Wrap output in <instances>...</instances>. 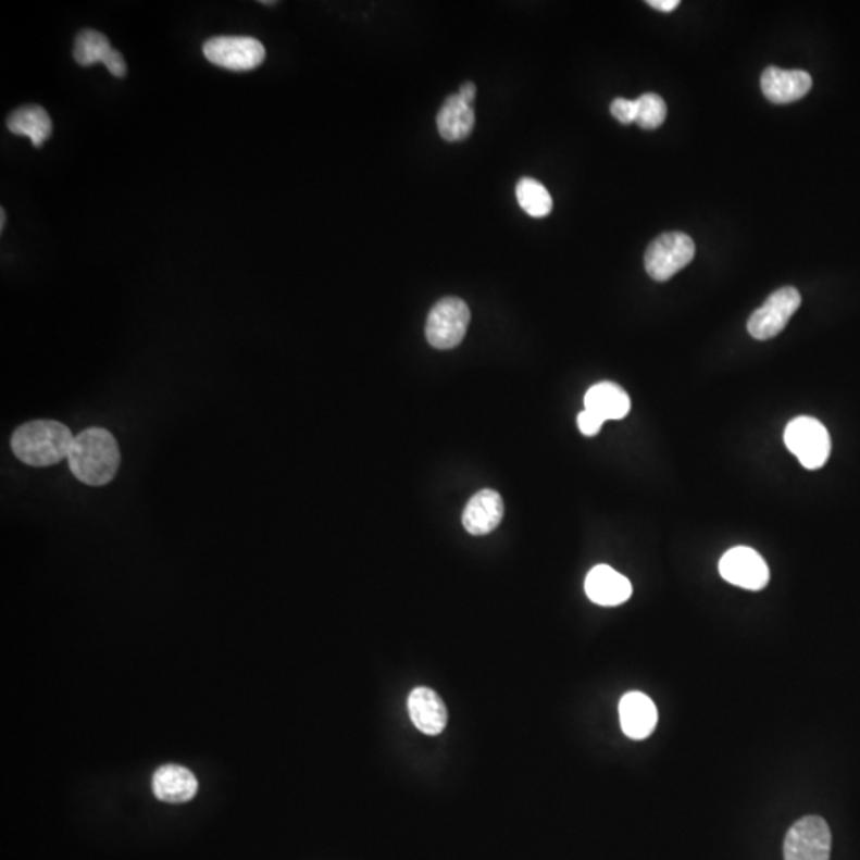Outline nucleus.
<instances>
[{
	"label": "nucleus",
	"instance_id": "nucleus-16",
	"mask_svg": "<svg viewBox=\"0 0 860 860\" xmlns=\"http://www.w3.org/2000/svg\"><path fill=\"white\" fill-rule=\"evenodd\" d=\"M585 410L591 411L602 421L623 420L630 413L632 400L628 394L611 382L598 383L585 394Z\"/></svg>",
	"mask_w": 860,
	"mask_h": 860
},
{
	"label": "nucleus",
	"instance_id": "nucleus-22",
	"mask_svg": "<svg viewBox=\"0 0 860 860\" xmlns=\"http://www.w3.org/2000/svg\"><path fill=\"white\" fill-rule=\"evenodd\" d=\"M611 112L612 115L619 120L620 123L623 125H630V123H636L637 119V104L636 99L632 101V99L625 98H616L615 101L611 104Z\"/></svg>",
	"mask_w": 860,
	"mask_h": 860
},
{
	"label": "nucleus",
	"instance_id": "nucleus-20",
	"mask_svg": "<svg viewBox=\"0 0 860 860\" xmlns=\"http://www.w3.org/2000/svg\"><path fill=\"white\" fill-rule=\"evenodd\" d=\"M516 200L531 217H547L553 209V200L539 180L523 177L516 184Z\"/></svg>",
	"mask_w": 860,
	"mask_h": 860
},
{
	"label": "nucleus",
	"instance_id": "nucleus-18",
	"mask_svg": "<svg viewBox=\"0 0 860 860\" xmlns=\"http://www.w3.org/2000/svg\"><path fill=\"white\" fill-rule=\"evenodd\" d=\"M7 126L16 136L29 137L34 147H42L53 133V123L40 105H23L7 119Z\"/></svg>",
	"mask_w": 860,
	"mask_h": 860
},
{
	"label": "nucleus",
	"instance_id": "nucleus-15",
	"mask_svg": "<svg viewBox=\"0 0 860 860\" xmlns=\"http://www.w3.org/2000/svg\"><path fill=\"white\" fill-rule=\"evenodd\" d=\"M198 781L190 770L164 765L153 776V793L164 803H185L197 795Z\"/></svg>",
	"mask_w": 860,
	"mask_h": 860
},
{
	"label": "nucleus",
	"instance_id": "nucleus-14",
	"mask_svg": "<svg viewBox=\"0 0 860 860\" xmlns=\"http://www.w3.org/2000/svg\"><path fill=\"white\" fill-rule=\"evenodd\" d=\"M503 519V500L499 493L483 489L469 500L462 513V524L472 536L493 533Z\"/></svg>",
	"mask_w": 860,
	"mask_h": 860
},
{
	"label": "nucleus",
	"instance_id": "nucleus-7",
	"mask_svg": "<svg viewBox=\"0 0 860 860\" xmlns=\"http://www.w3.org/2000/svg\"><path fill=\"white\" fill-rule=\"evenodd\" d=\"M832 834L819 815L795 822L784 839V860H831Z\"/></svg>",
	"mask_w": 860,
	"mask_h": 860
},
{
	"label": "nucleus",
	"instance_id": "nucleus-6",
	"mask_svg": "<svg viewBox=\"0 0 860 860\" xmlns=\"http://www.w3.org/2000/svg\"><path fill=\"white\" fill-rule=\"evenodd\" d=\"M203 53L209 63L233 72L253 71L266 57L263 43L248 36L212 37L204 43Z\"/></svg>",
	"mask_w": 860,
	"mask_h": 860
},
{
	"label": "nucleus",
	"instance_id": "nucleus-11",
	"mask_svg": "<svg viewBox=\"0 0 860 860\" xmlns=\"http://www.w3.org/2000/svg\"><path fill=\"white\" fill-rule=\"evenodd\" d=\"M585 593L595 605L613 608V606L628 601L633 587L625 575L620 574L611 566L601 564L588 572Z\"/></svg>",
	"mask_w": 860,
	"mask_h": 860
},
{
	"label": "nucleus",
	"instance_id": "nucleus-23",
	"mask_svg": "<svg viewBox=\"0 0 860 860\" xmlns=\"http://www.w3.org/2000/svg\"><path fill=\"white\" fill-rule=\"evenodd\" d=\"M577 424L582 434L587 435V437H595V435H598L599 431H601L605 421H602L601 417L596 416V414L591 413V411L584 410L581 414H578Z\"/></svg>",
	"mask_w": 860,
	"mask_h": 860
},
{
	"label": "nucleus",
	"instance_id": "nucleus-25",
	"mask_svg": "<svg viewBox=\"0 0 860 860\" xmlns=\"http://www.w3.org/2000/svg\"><path fill=\"white\" fill-rule=\"evenodd\" d=\"M649 5L660 12H673L681 5L680 0H649Z\"/></svg>",
	"mask_w": 860,
	"mask_h": 860
},
{
	"label": "nucleus",
	"instance_id": "nucleus-10",
	"mask_svg": "<svg viewBox=\"0 0 860 860\" xmlns=\"http://www.w3.org/2000/svg\"><path fill=\"white\" fill-rule=\"evenodd\" d=\"M763 95L774 104H790L810 92L813 78L805 71L766 67L760 78Z\"/></svg>",
	"mask_w": 860,
	"mask_h": 860
},
{
	"label": "nucleus",
	"instance_id": "nucleus-8",
	"mask_svg": "<svg viewBox=\"0 0 860 860\" xmlns=\"http://www.w3.org/2000/svg\"><path fill=\"white\" fill-rule=\"evenodd\" d=\"M801 304V295L795 287H783L766 298L765 303L750 314L747 332L756 340H770L784 331Z\"/></svg>",
	"mask_w": 860,
	"mask_h": 860
},
{
	"label": "nucleus",
	"instance_id": "nucleus-13",
	"mask_svg": "<svg viewBox=\"0 0 860 860\" xmlns=\"http://www.w3.org/2000/svg\"><path fill=\"white\" fill-rule=\"evenodd\" d=\"M620 722L628 738L646 739L652 735L658 721L656 705L640 691H630L620 701Z\"/></svg>",
	"mask_w": 860,
	"mask_h": 860
},
{
	"label": "nucleus",
	"instance_id": "nucleus-3",
	"mask_svg": "<svg viewBox=\"0 0 860 860\" xmlns=\"http://www.w3.org/2000/svg\"><path fill=\"white\" fill-rule=\"evenodd\" d=\"M784 441L790 453L808 471H818L831 456V435L821 421L810 416H798L787 424Z\"/></svg>",
	"mask_w": 860,
	"mask_h": 860
},
{
	"label": "nucleus",
	"instance_id": "nucleus-24",
	"mask_svg": "<svg viewBox=\"0 0 860 860\" xmlns=\"http://www.w3.org/2000/svg\"><path fill=\"white\" fill-rule=\"evenodd\" d=\"M458 96L462 99V101L465 102V104H474L476 96L475 85L472 84V82H465V84L462 85L461 90H459Z\"/></svg>",
	"mask_w": 860,
	"mask_h": 860
},
{
	"label": "nucleus",
	"instance_id": "nucleus-5",
	"mask_svg": "<svg viewBox=\"0 0 860 860\" xmlns=\"http://www.w3.org/2000/svg\"><path fill=\"white\" fill-rule=\"evenodd\" d=\"M695 257V242L684 233H664L646 250L644 263L647 273L658 283L671 279L684 270Z\"/></svg>",
	"mask_w": 860,
	"mask_h": 860
},
{
	"label": "nucleus",
	"instance_id": "nucleus-1",
	"mask_svg": "<svg viewBox=\"0 0 860 860\" xmlns=\"http://www.w3.org/2000/svg\"><path fill=\"white\" fill-rule=\"evenodd\" d=\"M67 459L68 468L78 482L88 486H104L115 478L122 454L111 432L90 427L74 438Z\"/></svg>",
	"mask_w": 860,
	"mask_h": 860
},
{
	"label": "nucleus",
	"instance_id": "nucleus-12",
	"mask_svg": "<svg viewBox=\"0 0 860 860\" xmlns=\"http://www.w3.org/2000/svg\"><path fill=\"white\" fill-rule=\"evenodd\" d=\"M408 712L411 722L424 735L437 736L444 732L448 722L447 706L438 697L437 691L427 687H417L408 698Z\"/></svg>",
	"mask_w": 860,
	"mask_h": 860
},
{
	"label": "nucleus",
	"instance_id": "nucleus-2",
	"mask_svg": "<svg viewBox=\"0 0 860 860\" xmlns=\"http://www.w3.org/2000/svg\"><path fill=\"white\" fill-rule=\"evenodd\" d=\"M74 435L66 424L54 420H36L13 432L10 447L23 464L50 468L71 453Z\"/></svg>",
	"mask_w": 860,
	"mask_h": 860
},
{
	"label": "nucleus",
	"instance_id": "nucleus-27",
	"mask_svg": "<svg viewBox=\"0 0 860 860\" xmlns=\"http://www.w3.org/2000/svg\"><path fill=\"white\" fill-rule=\"evenodd\" d=\"M260 3H263V5H276V2H265V0H263V2Z\"/></svg>",
	"mask_w": 860,
	"mask_h": 860
},
{
	"label": "nucleus",
	"instance_id": "nucleus-26",
	"mask_svg": "<svg viewBox=\"0 0 860 860\" xmlns=\"http://www.w3.org/2000/svg\"><path fill=\"white\" fill-rule=\"evenodd\" d=\"M0 215H2V221H0V228H2V229H3V228H5V222H7V219H5V209H3V208H2V209H0Z\"/></svg>",
	"mask_w": 860,
	"mask_h": 860
},
{
	"label": "nucleus",
	"instance_id": "nucleus-9",
	"mask_svg": "<svg viewBox=\"0 0 860 860\" xmlns=\"http://www.w3.org/2000/svg\"><path fill=\"white\" fill-rule=\"evenodd\" d=\"M719 571L728 584L752 591L765 588L770 581L765 560L749 547H735L726 551L719 563Z\"/></svg>",
	"mask_w": 860,
	"mask_h": 860
},
{
	"label": "nucleus",
	"instance_id": "nucleus-21",
	"mask_svg": "<svg viewBox=\"0 0 860 860\" xmlns=\"http://www.w3.org/2000/svg\"><path fill=\"white\" fill-rule=\"evenodd\" d=\"M637 119L636 123L643 129H657L663 125L666 119V102L656 92H646L636 99Z\"/></svg>",
	"mask_w": 860,
	"mask_h": 860
},
{
	"label": "nucleus",
	"instance_id": "nucleus-17",
	"mask_svg": "<svg viewBox=\"0 0 860 860\" xmlns=\"http://www.w3.org/2000/svg\"><path fill=\"white\" fill-rule=\"evenodd\" d=\"M474 125V109L472 105L465 104L458 95L450 96L437 115L438 133L448 142H456V140L471 136Z\"/></svg>",
	"mask_w": 860,
	"mask_h": 860
},
{
	"label": "nucleus",
	"instance_id": "nucleus-19",
	"mask_svg": "<svg viewBox=\"0 0 860 860\" xmlns=\"http://www.w3.org/2000/svg\"><path fill=\"white\" fill-rule=\"evenodd\" d=\"M114 50L104 34L92 29L82 30L75 39L74 60L85 67L96 63L105 64Z\"/></svg>",
	"mask_w": 860,
	"mask_h": 860
},
{
	"label": "nucleus",
	"instance_id": "nucleus-4",
	"mask_svg": "<svg viewBox=\"0 0 860 860\" xmlns=\"http://www.w3.org/2000/svg\"><path fill=\"white\" fill-rule=\"evenodd\" d=\"M471 310L461 298L448 297L438 301L427 316L426 338L435 349H453L468 334Z\"/></svg>",
	"mask_w": 860,
	"mask_h": 860
}]
</instances>
